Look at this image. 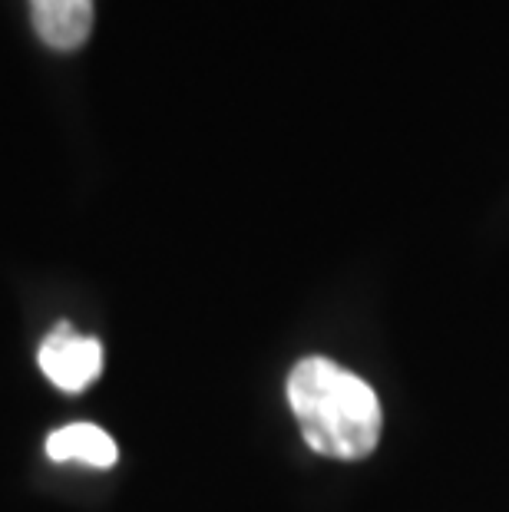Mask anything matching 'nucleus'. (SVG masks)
Returning <instances> with one entry per match:
<instances>
[{
    "instance_id": "f257e3e1",
    "label": "nucleus",
    "mask_w": 509,
    "mask_h": 512,
    "mask_svg": "<svg viewBox=\"0 0 509 512\" xmlns=\"http://www.w3.org/2000/svg\"><path fill=\"white\" fill-rule=\"evenodd\" d=\"M288 403L301 437L331 460H364L381 443L384 410L367 380L328 357H305L288 377Z\"/></svg>"
},
{
    "instance_id": "f03ea898",
    "label": "nucleus",
    "mask_w": 509,
    "mask_h": 512,
    "mask_svg": "<svg viewBox=\"0 0 509 512\" xmlns=\"http://www.w3.org/2000/svg\"><path fill=\"white\" fill-rule=\"evenodd\" d=\"M37 361L53 387H60L63 394H80V390H86L100 377L103 344L96 337L77 334L70 324H60L40 344Z\"/></svg>"
},
{
    "instance_id": "7ed1b4c3",
    "label": "nucleus",
    "mask_w": 509,
    "mask_h": 512,
    "mask_svg": "<svg viewBox=\"0 0 509 512\" xmlns=\"http://www.w3.org/2000/svg\"><path fill=\"white\" fill-rule=\"evenodd\" d=\"M30 17L47 47L70 53L90 40L93 0H30Z\"/></svg>"
},
{
    "instance_id": "20e7f679",
    "label": "nucleus",
    "mask_w": 509,
    "mask_h": 512,
    "mask_svg": "<svg viewBox=\"0 0 509 512\" xmlns=\"http://www.w3.org/2000/svg\"><path fill=\"white\" fill-rule=\"evenodd\" d=\"M47 456L53 463H86L96 470H110L119 460L113 437L93 423H67L47 437Z\"/></svg>"
}]
</instances>
